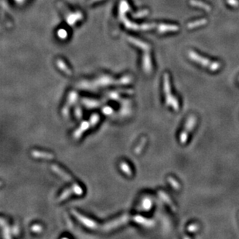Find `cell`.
I'll return each mask as SVG.
<instances>
[{"label":"cell","instance_id":"6da1fadb","mask_svg":"<svg viewBox=\"0 0 239 239\" xmlns=\"http://www.w3.org/2000/svg\"><path fill=\"white\" fill-rule=\"evenodd\" d=\"M163 90H164L166 105L170 106L173 110L178 111L180 108V103L178 99L172 94L170 75L168 73H165L163 76Z\"/></svg>","mask_w":239,"mask_h":239},{"label":"cell","instance_id":"3957f363","mask_svg":"<svg viewBox=\"0 0 239 239\" xmlns=\"http://www.w3.org/2000/svg\"><path fill=\"white\" fill-rule=\"evenodd\" d=\"M129 220V216L128 214H122V216L119 217V218H115V219L110 220L108 223L105 224L102 227V231L104 232H109L111 231H113L117 228H120V227L123 226V225L127 224Z\"/></svg>","mask_w":239,"mask_h":239},{"label":"cell","instance_id":"603a6c76","mask_svg":"<svg viewBox=\"0 0 239 239\" xmlns=\"http://www.w3.org/2000/svg\"><path fill=\"white\" fill-rule=\"evenodd\" d=\"M167 181L173 189H175L176 191H180V190H181V184H180L179 182L176 181L174 177H173V176H169V177L167 178Z\"/></svg>","mask_w":239,"mask_h":239},{"label":"cell","instance_id":"9c48e42d","mask_svg":"<svg viewBox=\"0 0 239 239\" xmlns=\"http://www.w3.org/2000/svg\"><path fill=\"white\" fill-rule=\"evenodd\" d=\"M133 220L138 225L141 226L145 227V228H153L155 225V221L152 219H148V218H144V217L140 216V215H136L133 217Z\"/></svg>","mask_w":239,"mask_h":239},{"label":"cell","instance_id":"7402d4cb","mask_svg":"<svg viewBox=\"0 0 239 239\" xmlns=\"http://www.w3.org/2000/svg\"><path fill=\"white\" fill-rule=\"evenodd\" d=\"M146 142H147V139H146V137L142 138V139H141L140 142H139V143L138 144V146H136V149H135V150H134L135 154H136V155L140 154L141 152H142V149H144L145 145L146 144Z\"/></svg>","mask_w":239,"mask_h":239},{"label":"cell","instance_id":"d6986e66","mask_svg":"<svg viewBox=\"0 0 239 239\" xmlns=\"http://www.w3.org/2000/svg\"><path fill=\"white\" fill-rule=\"evenodd\" d=\"M119 165H120V169L122 171V173H124L126 176L132 177L133 173H132V170L130 166H129V165L126 162H125V161H122Z\"/></svg>","mask_w":239,"mask_h":239},{"label":"cell","instance_id":"277c9868","mask_svg":"<svg viewBox=\"0 0 239 239\" xmlns=\"http://www.w3.org/2000/svg\"><path fill=\"white\" fill-rule=\"evenodd\" d=\"M197 124V117L195 115H191L186 120L185 124L184 129L182 131L181 136H180V142L181 144H185L187 142L188 137H189L190 132H191L195 127Z\"/></svg>","mask_w":239,"mask_h":239},{"label":"cell","instance_id":"9a60e30c","mask_svg":"<svg viewBox=\"0 0 239 239\" xmlns=\"http://www.w3.org/2000/svg\"><path fill=\"white\" fill-rule=\"evenodd\" d=\"M159 33H166V32H174L179 30V26L176 25H166V24H160L159 26Z\"/></svg>","mask_w":239,"mask_h":239},{"label":"cell","instance_id":"4dcf8cb0","mask_svg":"<svg viewBox=\"0 0 239 239\" xmlns=\"http://www.w3.org/2000/svg\"><path fill=\"white\" fill-rule=\"evenodd\" d=\"M238 81H239V78H238Z\"/></svg>","mask_w":239,"mask_h":239},{"label":"cell","instance_id":"cb8c5ba5","mask_svg":"<svg viewBox=\"0 0 239 239\" xmlns=\"http://www.w3.org/2000/svg\"><path fill=\"white\" fill-rule=\"evenodd\" d=\"M100 121V115L97 113L92 114V116L90 117L89 119V122L91 124V127H95V126Z\"/></svg>","mask_w":239,"mask_h":239},{"label":"cell","instance_id":"8fae6325","mask_svg":"<svg viewBox=\"0 0 239 239\" xmlns=\"http://www.w3.org/2000/svg\"><path fill=\"white\" fill-rule=\"evenodd\" d=\"M142 68H143L144 72L146 75H150L152 73L153 65L150 56H149V53H146L144 55L143 59H142Z\"/></svg>","mask_w":239,"mask_h":239},{"label":"cell","instance_id":"44dd1931","mask_svg":"<svg viewBox=\"0 0 239 239\" xmlns=\"http://www.w3.org/2000/svg\"><path fill=\"white\" fill-rule=\"evenodd\" d=\"M57 64H58V67L62 70V71H64V73L66 74L67 75H69V76H70V75H72L71 70H70V69L67 67V65L64 63L63 60H58V62H57Z\"/></svg>","mask_w":239,"mask_h":239},{"label":"cell","instance_id":"ac0fdd59","mask_svg":"<svg viewBox=\"0 0 239 239\" xmlns=\"http://www.w3.org/2000/svg\"><path fill=\"white\" fill-rule=\"evenodd\" d=\"M82 102H83V105L87 108H94L98 107L101 105L100 102L97 100H94V99L84 98L82 99Z\"/></svg>","mask_w":239,"mask_h":239},{"label":"cell","instance_id":"7c38bea8","mask_svg":"<svg viewBox=\"0 0 239 239\" xmlns=\"http://www.w3.org/2000/svg\"><path fill=\"white\" fill-rule=\"evenodd\" d=\"M31 155L33 157L36 158V159H47L50 160L53 159L54 156L53 154L47 152H43V151L40 150H33L31 152Z\"/></svg>","mask_w":239,"mask_h":239},{"label":"cell","instance_id":"d4e9b609","mask_svg":"<svg viewBox=\"0 0 239 239\" xmlns=\"http://www.w3.org/2000/svg\"><path fill=\"white\" fill-rule=\"evenodd\" d=\"M31 231L33 232H34V233L39 234L40 233V232H42V231H43V227L40 225H38V224H35V225H33V226L31 227Z\"/></svg>","mask_w":239,"mask_h":239},{"label":"cell","instance_id":"4316f807","mask_svg":"<svg viewBox=\"0 0 239 239\" xmlns=\"http://www.w3.org/2000/svg\"><path fill=\"white\" fill-rule=\"evenodd\" d=\"M200 229V226L197 224H192V225H189L187 228L188 231L190 232H196Z\"/></svg>","mask_w":239,"mask_h":239},{"label":"cell","instance_id":"5bb4252c","mask_svg":"<svg viewBox=\"0 0 239 239\" xmlns=\"http://www.w3.org/2000/svg\"><path fill=\"white\" fill-rule=\"evenodd\" d=\"M153 207V201L150 197H145L142 199L140 202V210H144V211H149L151 210Z\"/></svg>","mask_w":239,"mask_h":239},{"label":"cell","instance_id":"30bf717a","mask_svg":"<svg viewBox=\"0 0 239 239\" xmlns=\"http://www.w3.org/2000/svg\"><path fill=\"white\" fill-rule=\"evenodd\" d=\"M51 170L53 173H56L58 176H60V177H61L62 179L64 180V181H69V182L73 181V178H72L71 176L68 174V173H67L64 170H63L61 168L59 167L58 165H56V164L52 165Z\"/></svg>","mask_w":239,"mask_h":239},{"label":"cell","instance_id":"5b68a950","mask_svg":"<svg viewBox=\"0 0 239 239\" xmlns=\"http://www.w3.org/2000/svg\"><path fill=\"white\" fill-rule=\"evenodd\" d=\"M71 214H73L74 217H75L77 218V220L81 224H82L86 228H90V229L92 230H95L97 228H98V225H97V223L95 220L91 219V218H87V217L85 216V215L81 214H80L75 210H71Z\"/></svg>","mask_w":239,"mask_h":239},{"label":"cell","instance_id":"f1b7e54d","mask_svg":"<svg viewBox=\"0 0 239 239\" xmlns=\"http://www.w3.org/2000/svg\"><path fill=\"white\" fill-rule=\"evenodd\" d=\"M75 115H76V117L77 118V119H81L82 110H81V108L79 107V106H77V107H76V108H75Z\"/></svg>","mask_w":239,"mask_h":239},{"label":"cell","instance_id":"4fadbf2b","mask_svg":"<svg viewBox=\"0 0 239 239\" xmlns=\"http://www.w3.org/2000/svg\"><path fill=\"white\" fill-rule=\"evenodd\" d=\"M158 194H159V197L161 198V199L163 200V201L165 202V203H166V204L168 205V206L170 207V208L172 209L173 211H176V206H175L174 203L172 201V200L170 199V197H169V195L167 194V193H165L164 191H158Z\"/></svg>","mask_w":239,"mask_h":239},{"label":"cell","instance_id":"83f0119b","mask_svg":"<svg viewBox=\"0 0 239 239\" xmlns=\"http://www.w3.org/2000/svg\"><path fill=\"white\" fill-rule=\"evenodd\" d=\"M228 5L233 7H238L239 6V1L238 0H226Z\"/></svg>","mask_w":239,"mask_h":239},{"label":"cell","instance_id":"f546056e","mask_svg":"<svg viewBox=\"0 0 239 239\" xmlns=\"http://www.w3.org/2000/svg\"><path fill=\"white\" fill-rule=\"evenodd\" d=\"M12 231H13V233H14L15 235H18V233H19V227H17V226L13 227V230H12Z\"/></svg>","mask_w":239,"mask_h":239},{"label":"cell","instance_id":"8992f818","mask_svg":"<svg viewBox=\"0 0 239 239\" xmlns=\"http://www.w3.org/2000/svg\"><path fill=\"white\" fill-rule=\"evenodd\" d=\"M84 191L83 189H82L81 186H80L79 184H77V183H73V185L71 186V187L67 188V189L64 190L63 192L61 193V194L59 196L58 201H63L64 200L67 199L69 197H70L71 194H75L77 196H81V195L83 194Z\"/></svg>","mask_w":239,"mask_h":239},{"label":"cell","instance_id":"ffe728a7","mask_svg":"<svg viewBox=\"0 0 239 239\" xmlns=\"http://www.w3.org/2000/svg\"><path fill=\"white\" fill-rule=\"evenodd\" d=\"M208 23V19H201L198 20H195L193 22H191L187 24V28L188 29H194V28L198 27V26H201L205 25Z\"/></svg>","mask_w":239,"mask_h":239},{"label":"cell","instance_id":"2e32d148","mask_svg":"<svg viewBox=\"0 0 239 239\" xmlns=\"http://www.w3.org/2000/svg\"><path fill=\"white\" fill-rule=\"evenodd\" d=\"M1 226L3 228V236L5 238H11L12 235H10L11 233V231H10V228L8 225L7 221L4 219L3 218H1Z\"/></svg>","mask_w":239,"mask_h":239},{"label":"cell","instance_id":"ba28073f","mask_svg":"<svg viewBox=\"0 0 239 239\" xmlns=\"http://www.w3.org/2000/svg\"><path fill=\"white\" fill-rule=\"evenodd\" d=\"M91 127V124L89 122V121H84L81 123L79 127L77 128L76 130L73 133V139H75V140H77V139H80L81 137L82 136V135L84 134V132H86L87 130H88Z\"/></svg>","mask_w":239,"mask_h":239},{"label":"cell","instance_id":"52a82bcc","mask_svg":"<svg viewBox=\"0 0 239 239\" xmlns=\"http://www.w3.org/2000/svg\"><path fill=\"white\" fill-rule=\"evenodd\" d=\"M77 97H78V95L75 92H70L69 93V95H67L66 103H65V105H64V107L61 109V113L64 117L68 116L69 112H70V108L76 103Z\"/></svg>","mask_w":239,"mask_h":239},{"label":"cell","instance_id":"e0dca14e","mask_svg":"<svg viewBox=\"0 0 239 239\" xmlns=\"http://www.w3.org/2000/svg\"><path fill=\"white\" fill-rule=\"evenodd\" d=\"M190 4L191 6H195V7H198L201 8V9H204L205 11L207 12H210L211 10V7L208 5L207 3H203V2L198 1V0H190Z\"/></svg>","mask_w":239,"mask_h":239},{"label":"cell","instance_id":"484cf974","mask_svg":"<svg viewBox=\"0 0 239 239\" xmlns=\"http://www.w3.org/2000/svg\"><path fill=\"white\" fill-rule=\"evenodd\" d=\"M102 111L105 115H111L114 112L113 108L112 107H110V106H105V107H104L102 108Z\"/></svg>","mask_w":239,"mask_h":239},{"label":"cell","instance_id":"7a4b0ae2","mask_svg":"<svg viewBox=\"0 0 239 239\" xmlns=\"http://www.w3.org/2000/svg\"><path fill=\"white\" fill-rule=\"evenodd\" d=\"M188 57L191 59L193 61L201 64L202 67H207L211 71H217L220 68V64L218 61H211L209 59L201 57V55L197 54L196 52L193 50H189L188 52Z\"/></svg>","mask_w":239,"mask_h":239}]
</instances>
